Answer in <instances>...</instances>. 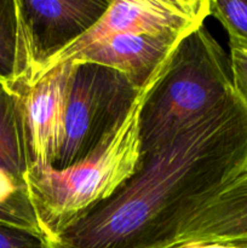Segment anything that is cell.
I'll return each mask as SVG.
<instances>
[{
	"instance_id": "8fae6325",
	"label": "cell",
	"mask_w": 247,
	"mask_h": 248,
	"mask_svg": "<svg viewBox=\"0 0 247 248\" xmlns=\"http://www.w3.org/2000/svg\"><path fill=\"white\" fill-rule=\"evenodd\" d=\"M0 224L40 235L26 182L0 170Z\"/></svg>"
},
{
	"instance_id": "9c48e42d",
	"label": "cell",
	"mask_w": 247,
	"mask_h": 248,
	"mask_svg": "<svg viewBox=\"0 0 247 248\" xmlns=\"http://www.w3.org/2000/svg\"><path fill=\"white\" fill-rule=\"evenodd\" d=\"M174 241L247 246V174L193 216Z\"/></svg>"
},
{
	"instance_id": "277c9868",
	"label": "cell",
	"mask_w": 247,
	"mask_h": 248,
	"mask_svg": "<svg viewBox=\"0 0 247 248\" xmlns=\"http://www.w3.org/2000/svg\"><path fill=\"white\" fill-rule=\"evenodd\" d=\"M73 64L63 140L52 166L58 170L73 166L91 154L125 118L140 92L118 70L93 63Z\"/></svg>"
},
{
	"instance_id": "6da1fadb",
	"label": "cell",
	"mask_w": 247,
	"mask_h": 248,
	"mask_svg": "<svg viewBox=\"0 0 247 248\" xmlns=\"http://www.w3.org/2000/svg\"><path fill=\"white\" fill-rule=\"evenodd\" d=\"M247 174V108L236 93L165 147L47 248H157Z\"/></svg>"
},
{
	"instance_id": "7a4b0ae2",
	"label": "cell",
	"mask_w": 247,
	"mask_h": 248,
	"mask_svg": "<svg viewBox=\"0 0 247 248\" xmlns=\"http://www.w3.org/2000/svg\"><path fill=\"white\" fill-rule=\"evenodd\" d=\"M170 60L140 90L121 123L85 159L61 170L48 165L29 167L24 182L46 245L56 241L94 206L115 195L137 172L140 110Z\"/></svg>"
},
{
	"instance_id": "7c38bea8",
	"label": "cell",
	"mask_w": 247,
	"mask_h": 248,
	"mask_svg": "<svg viewBox=\"0 0 247 248\" xmlns=\"http://www.w3.org/2000/svg\"><path fill=\"white\" fill-rule=\"evenodd\" d=\"M16 0H0V84L10 89L18 79L19 31Z\"/></svg>"
},
{
	"instance_id": "5b68a950",
	"label": "cell",
	"mask_w": 247,
	"mask_h": 248,
	"mask_svg": "<svg viewBox=\"0 0 247 248\" xmlns=\"http://www.w3.org/2000/svg\"><path fill=\"white\" fill-rule=\"evenodd\" d=\"M16 1L19 27V72L14 85H28L39 77L48 61L96 24L110 0Z\"/></svg>"
},
{
	"instance_id": "30bf717a",
	"label": "cell",
	"mask_w": 247,
	"mask_h": 248,
	"mask_svg": "<svg viewBox=\"0 0 247 248\" xmlns=\"http://www.w3.org/2000/svg\"><path fill=\"white\" fill-rule=\"evenodd\" d=\"M31 166L21 102L0 84V170L24 181Z\"/></svg>"
},
{
	"instance_id": "9a60e30c",
	"label": "cell",
	"mask_w": 247,
	"mask_h": 248,
	"mask_svg": "<svg viewBox=\"0 0 247 248\" xmlns=\"http://www.w3.org/2000/svg\"><path fill=\"white\" fill-rule=\"evenodd\" d=\"M0 248H47V245L40 235L0 224Z\"/></svg>"
},
{
	"instance_id": "5bb4252c",
	"label": "cell",
	"mask_w": 247,
	"mask_h": 248,
	"mask_svg": "<svg viewBox=\"0 0 247 248\" xmlns=\"http://www.w3.org/2000/svg\"><path fill=\"white\" fill-rule=\"evenodd\" d=\"M232 87L247 108V45L229 43Z\"/></svg>"
},
{
	"instance_id": "2e32d148",
	"label": "cell",
	"mask_w": 247,
	"mask_h": 248,
	"mask_svg": "<svg viewBox=\"0 0 247 248\" xmlns=\"http://www.w3.org/2000/svg\"><path fill=\"white\" fill-rule=\"evenodd\" d=\"M157 248H247V246H236V245L223 244H203L195 241H173L166 246Z\"/></svg>"
},
{
	"instance_id": "3957f363",
	"label": "cell",
	"mask_w": 247,
	"mask_h": 248,
	"mask_svg": "<svg viewBox=\"0 0 247 248\" xmlns=\"http://www.w3.org/2000/svg\"><path fill=\"white\" fill-rule=\"evenodd\" d=\"M230 57L201 26L186 35L140 110V157L179 133L234 94Z\"/></svg>"
},
{
	"instance_id": "52a82bcc",
	"label": "cell",
	"mask_w": 247,
	"mask_h": 248,
	"mask_svg": "<svg viewBox=\"0 0 247 248\" xmlns=\"http://www.w3.org/2000/svg\"><path fill=\"white\" fill-rule=\"evenodd\" d=\"M73 62L53 68L31 84L9 89L18 96L31 165L53 166L63 140V124Z\"/></svg>"
},
{
	"instance_id": "8992f818",
	"label": "cell",
	"mask_w": 247,
	"mask_h": 248,
	"mask_svg": "<svg viewBox=\"0 0 247 248\" xmlns=\"http://www.w3.org/2000/svg\"><path fill=\"white\" fill-rule=\"evenodd\" d=\"M208 16L211 0H111L96 24L48 61L36 79L111 36L188 35L203 26Z\"/></svg>"
},
{
	"instance_id": "4fadbf2b",
	"label": "cell",
	"mask_w": 247,
	"mask_h": 248,
	"mask_svg": "<svg viewBox=\"0 0 247 248\" xmlns=\"http://www.w3.org/2000/svg\"><path fill=\"white\" fill-rule=\"evenodd\" d=\"M211 16L224 27L229 43L247 45V0H211Z\"/></svg>"
},
{
	"instance_id": "ba28073f",
	"label": "cell",
	"mask_w": 247,
	"mask_h": 248,
	"mask_svg": "<svg viewBox=\"0 0 247 248\" xmlns=\"http://www.w3.org/2000/svg\"><path fill=\"white\" fill-rule=\"evenodd\" d=\"M185 36L120 34L91 46L72 62L93 63L118 70L140 91Z\"/></svg>"
}]
</instances>
